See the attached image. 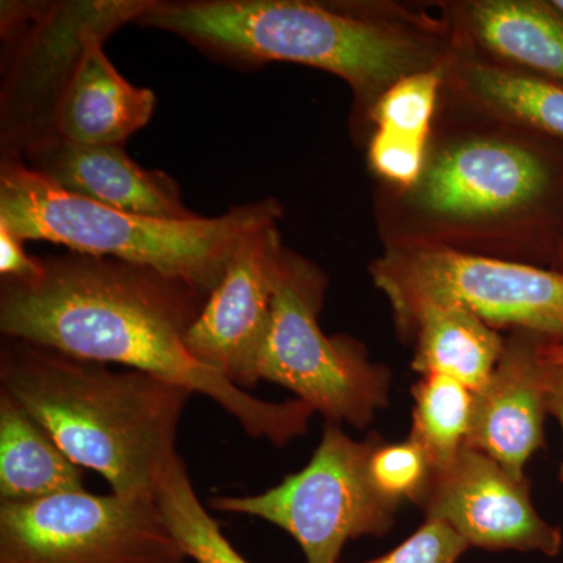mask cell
Returning <instances> with one entry per match:
<instances>
[{
    "label": "cell",
    "instance_id": "obj_7",
    "mask_svg": "<svg viewBox=\"0 0 563 563\" xmlns=\"http://www.w3.org/2000/svg\"><path fill=\"white\" fill-rule=\"evenodd\" d=\"M328 277L285 247L274 291L273 321L258 362V379L280 385L332 424H372L390 399V372L369 362L350 336L322 332Z\"/></svg>",
    "mask_w": 563,
    "mask_h": 563
},
{
    "label": "cell",
    "instance_id": "obj_28",
    "mask_svg": "<svg viewBox=\"0 0 563 563\" xmlns=\"http://www.w3.org/2000/svg\"><path fill=\"white\" fill-rule=\"evenodd\" d=\"M543 361L554 363L563 368V343L543 342L539 347Z\"/></svg>",
    "mask_w": 563,
    "mask_h": 563
},
{
    "label": "cell",
    "instance_id": "obj_11",
    "mask_svg": "<svg viewBox=\"0 0 563 563\" xmlns=\"http://www.w3.org/2000/svg\"><path fill=\"white\" fill-rule=\"evenodd\" d=\"M284 251L277 222L244 236L185 340L196 361L242 390L261 383L258 362L272 328Z\"/></svg>",
    "mask_w": 563,
    "mask_h": 563
},
{
    "label": "cell",
    "instance_id": "obj_18",
    "mask_svg": "<svg viewBox=\"0 0 563 563\" xmlns=\"http://www.w3.org/2000/svg\"><path fill=\"white\" fill-rule=\"evenodd\" d=\"M404 335L415 342V372L442 374L473 391L488 383L506 346L496 329L457 306L422 307Z\"/></svg>",
    "mask_w": 563,
    "mask_h": 563
},
{
    "label": "cell",
    "instance_id": "obj_19",
    "mask_svg": "<svg viewBox=\"0 0 563 563\" xmlns=\"http://www.w3.org/2000/svg\"><path fill=\"white\" fill-rule=\"evenodd\" d=\"M84 490L80 466L20 402L0 390V501L33 503Z\"/></svg>",
    "mask_w": 563,
    "mask_h": 563
},
{
    "label": "cell",
    "instance_id": "obj_30",
    "mask_svg": "<svg viewBox=\"0 0 563 563\" xmlns=\"http://www.w3.org/2000/svg\"><path fill=\"white\" fill-rule=\"evenodd\" d=\"M550 2L559 13L563 14V0H550Z\"/></svg>",
    "mask_w": 563,
    "mask_h": 563
},
{
    "label": "cell",
    "instance_id": "obj_2",
    "mask_svg": "<svg viewBox=\"0 0 563 563\" xmlns=\"http://www.w3.org/2000/svg\"><path fill=\"white\" fill-rule=\"evenodd\" d=\"M462 111L466 121L431 136L417 184L390 190L388 243L551 265L563 240V143Z\"/></svg>",
    "mask_w": 563,
    "mask_h": 563
},
{
    "label": "cell",
    "instance_id": "obj_5",
    "mask_svg": "<svg viewBox=\"0 0 563 563\" xmlns=\"http://www.w3.org/2000/svg\"><path fill=\"white\" fill-rule=\"evenodd\" d=\"M284 214L274 198L231 207L220 217L166 221L70 195L22 158L0 162V225L24 242L146 266L210 296L244 236Z\"/></svg>",
    "mask_w": 563,
    "mask_h": 563
},
{
    "label": "cell",
    "instance_id": "obj_27",
    "mask_svg": "<svg viewBox=\"0 0 563 563\" xmlns=\"http://www.w3.org/2000/svg\"><path fill=\"white\" fill-rule=\"evenodd\" d=\"M542 363L547 412L548 415H553L559 424H561L563 432V368L562 366L554 365V363L543 361V358ZM559 479L563 484V463L561 473H559Z\"/></svg>",
    "mask_w": 563,
    "mask_h": 563
},
{
    "label": "cell",
    "instance_id": "obj_12",
    "mask_svg": "<svg viewBox=\"0 0 563 563\" xmlns=\"http://www.w3.org/2000/svg\"><path fill=\"white\" fill-rule=\"evenodd\" d=\"M426 520L442 521L470 548L558 555L562 531L544 521L528 479H515L499 463L465 446L446 468L433 472L418 504Z\"/></svg>",
    "mask_w": 563,
    "mask_h": 563
},
{
    "label": "cell",
    "instance_id": "obj_10",
    "mask_svg": "<svg viewBox=\"0 0 563 563\" xmlns=\"http://www.w3.org/2000/svg\"><path fill=\"white\" fill-rule=\"evenodd\" d=\"M155 499L74 492L0 504V563H185Z\"/></svg>",
    "mask_w": 563,
    "mask_h": 563
},
{
    "label": "cell",
    "instance_id": "obj_24",
    "mask_svg": "<svg viewBox=\"0 0 563 563\" xmlns=\"http://www.w3.org/2000/svg\"><path fill=\"white\" fill-rule=\"evenodd\" d=\"M429 144L374 131L368 146L369 166L388 190H409L420 179Z\"/></svg>",
    "mask_w": 563,
    "mask_h": 563
},
{
    "label": "cell",
    "instance_id": "obj_6",
    "mask_svg": "<svg viewBox=\"0 0 563 563\" xmlns=\"http://www.w3.org/2000/svg\"><path fill=\"white\" fill-rule=\"evenodd\" d=\"M399 332L426 306H457L493 329L563 343V273L424 243H388L369 266Z\"/></svg>",
    "mask_w": 563,
    "mask_h": 563
},
{
    "label": "cell",
    "instance_id": "obj_13",
    "mask_svg": "<svg viewBox=\"0 0 563 563\" xmlns=\"http://www.w3.org/2000/svg\"><path fill=\"white\" fill-rule=\"evenodd\" d=\"M543 342L532 333L512 331L490 379L474 391L466 446L488 455L515 479H526V463L544 448Z\"/></svg>",
    "mask_w": 563,
    "mask_h": 563
},
{
    "label": "cell",
    "instance_id": "obj_23",
    "mask_svg": "<svg viewBox=\"0 0 563 563\" xmlns=\"http://www.w3.org/2000/svg\"><path fill=\"white\" fill-rule=\"evenodd\" d=\"M368 472L377 493L399 507L402 501L421 503L435 470L415 440L388 443L383 439L373 450Z\"/></svg>",
    "mask_w": 563,
    "mask_h": 563
},
{
    "label": "cell",
    "instance_id": "obj_20",
    "mask_svg": "<svg viewBox=\"0 0 563 563\" xmlns=\"http://www.w3.org/2000/svg\"><path fill=\"white\" fill-rule=\"evenodd\" d=\"M415 440L428 454L433 470L451 465L466 446L472 429L474 391L442 374H426L412 387Z\"/></svg>",
    "mask_w": 563,
    "mask_h": 563
},
{
    "label": "cell",
    "instance_id": "obj_14",
    "mask_svg": "<svg viewBox=\"0 0 563 563\" xmlns=\"http://www.w3.org/2000/svg\"><path fill=\"white\" fill-rule=\"evenodd\" d=\"M25 165L70 195L110 209L166 221H190L179 184L132 161L124 146H85L54 139L27 152Z\"/></svg>",
    "mask_w": 563,
    "mask_h": 563
},
{
    "label": "cell",
    "instance_id": "obj_29",
    "mask_svg": "<svg viewBox=\"0 0 563 563\" xmlns=\"http://www.w3.org/2000/svg\"><path fill=\"white\" fill-rule=\"evenodd\" d=\"M551 269L563 273V240L561 246H559L558 254H555L553 263H551Z\"/></svg>",
    "mask_w": 563,
    "mask_h": 563
},
{
    "label": "cell",
    "instance_id": "obj_25",
    "mask_svg": "<svg viewBox=\"0 0 563 563\" xmlns=\"http://www.w3.org/2000/svg\"><path fill=\"white\" fill-rule=\"evenodd\" d=\"M468 544L442 521L426 520L390 553L363 563H457Z\"/></svg>",
    "mask_w": 563,
    "mask_h": 563
},
{
    "label": "cell",
    "instance_id": "obj_9",
    "mask_svg": "<svg viewBox=\"0 0 563 563\" xmlns=\"http://www.w3.org/2000/svg\"><path fill=\"white\" fill-rule=\"evenodd\" d=\"M146 2H2V158L24 161L54 140L52 111L85 36L107 22H135Z\"/></svg>",
    "mask_w": 563,
    "mask_h": 563
},
{
    "label": "cell",
    "instance_id": "obj_22",
    "mask_svg": "<svg viewBox=\"0 0 563 563\" xmlns=\"http://www.w3.org/2000/svg\"><path fill=\"white\" fill-rule=\"evenodd\" d=\"M443 68L422 70L391 85L369 113L376 131L429 144L442 99Z\"/></svg>",
    "mask_w": 563,
    "mask_h": 563
},
{
    "label": "cell",
    "instance_id": "obj_15",
    "mask_svg": "<svg viewBox=\"0 0 563 563\" xmlns=\"http://www.w3.org/2000/svg\"><path fill=\"white\" fill-rule=\"evenodd\" d=\"M125 25L111 21L85 36L52 111L54 139L85 146H124L152 120L157 96L121 76L103 52V41Z\"/></svg>",
    "mask_w": 563,
    "mask_h": 563
},
{
    "label": "cell",
    "instance_id": "obj_16",
    "mask_svg": "<svg viewBox=\"0 0 563 563\" xmlns=\"http://www.w3.org/2000/svg\"><path fill=\"white\" fill-rule=\"evenodd\" d=\"M450 31L455 49L563 85V14L551 2L476 0Z\"/></svg>",
    "mask_w": 563,
    "mask_h": 563
},
{
    "label": "cell",
    "instance_id": "obj_21",
    "mask_svg": "<svg viewBox=\"0 0 563 563\" xmlns=\"http://www.w3.org/2000/svg\"><path fill=\"white\" fill-rule=\"evenodd\" d=\"M154 499L188 559L196 563H250L203 507L180 455L162 473Z\"/></svg>",
    "mask_w": 563,
    "mask_h": 563
},
{
    "label": "cell",
    "instance_id": "obj_26",
    "mask_svg": "<svg viewBox=\"0 0 563 563\" xmlns=\"http://www.w3.org/2000/svg\"><path fill=\"white\" fill-rule=\"evenodd\" d=\"M24 240L0 225V274L2 280L27 282L44 272L43 258L33 257L24 247Z\"/></svg>",
    "mask_w": 563,
    "mask_h": 563
},
{
    "label": "cell",
    "instance_id": "obj_17",
    "mask_svg": "<svg viewBox=\"0 0 563 563\" xmlns=\"http://www.w3.org/2000/svg\"><path fill=\"white\" fill-rule=\"evenodd\" d=\"M443 95L459 109L563 143V85L455 49Z\"/></svg>",
    "mask_w": 563,
    "mask_h": 563
},
{
    "label": "cell",
    "instance_id": "obj_3",
    "mask_svg": "<svg viewBox=\"0 0 563 563\" xmlns=\"http://www.w3.org/2000/svg\"><path fill=\"white\" fill-rule=\"evenodd\" d=\"M135 24L240 70L282 62L331 73L350 85L358 117L396 81L442 68L453 51L448 25L357 2L147 0Z\"/></svg>",
    "mask_w": 563,
    "mask_h": 563
},
{
    "label": "cell",
    "instance_id": "obj_1",
    "mask_svg": "<svg viewBox=\"0 0 563 563\" xmlns=\"http://www.w3.org/2000/svg\"><path fill=\"white\" fill-rule=\"evenodd\" d=\"M27 282L0 284V331L69 357L118 363L201 393L247 435L285 446L314 413L299 399L263 401L196 361L188 332L209 296L133 263L70 252L43 258Z\"/></svg>",
    "mask_w": 563,
    "mask_h": 563
},
{
    "label": "cell",
    "instance_id": "obj_8",
    "mask_svg": "<svg viewBox=\"0 0 563 563\" xmlns=\"http://www.w3.org/2000/svg\"><path fill=\"white\" fill-rule=\"evenodd\" d=\"M383 440L377 432L355 442L328 422L309 465L276 487L246 496H214L210 507L261 518L290 533L307 563H336L344 544L391 531L399 507L377 493L369 457Z\"/></svg>",
    "mask_w": 563,
    "mask_h": 563
},
{
    "label": "cell",
    "instance_id": "obj_4",
    "mask_svg": "<svg viewBox=\"0 0 563 563\" xmlns=\"http://www.w3.org/2000/svg\"><path fill=\"white\" fill-rule=\"evenodd\" d=\"M0 383L70 461L101 474L114 495L154 499L162 473L179 455L177 431L192 395L180 385L13 339L0 350Z\"/></svg>",
    "mask_w": 563,
    "mask_h": 563
}]
</instances>
